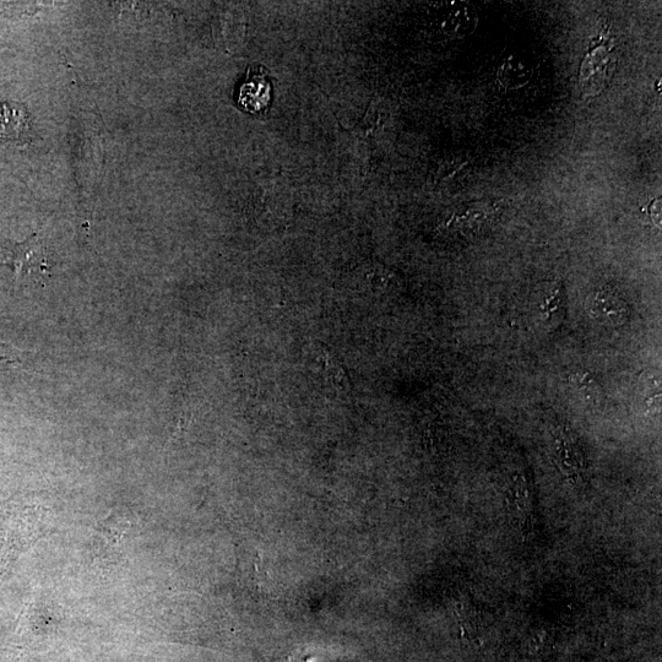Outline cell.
Returning a JSON list of instances; mask_svg holds the SVG:
<instances>
[{
    "mask_svg": "<svg viewBox=\"0 0 662 662\" xmlns=\"http://www.w3.org/2000/svg\"><path fill=\"white\" fill-rule=\"evenodd\" d=\"M4 264L13 269L16 278L27 276L39 270L47 271V259L43 243L35 233L23 243L15 244L4 258Z\"/></svg>",
    "mask_w": 662,
    "mask_h": 662,
    "instance_id": "2",
    "label": "cell"
},
{
    "mask_svg": "<svg viewBox=\"0 0 662 662\" xmlns=\"http://www.w3.org/2000/svg\"><path fill=\"white\" fill-rule=\"evenodd\" d=\"M327 371L329 373L330 378L333 379L334 383L336 385H341V387H343L344 383L346 382L343 368H340L338 363H336L333 360V358H331V360H328Z\"/></svg>",
    "mask_w": 662,
    "mask_h": 662,
    "instance_id": "7",
    "label": "cell"
},
{
    "mask_svg": "<svg viewBox=\"0 0 662 662\" xmlns=\"http://www.w3.org/2000/svg\"><path fill=\"white\" fill-rule=\"evenodd\" d=\"M588 312L591 318L605 325H622L626 323L631 309L620 292L611 286L600 287L588 298Z\"/></svg>",
    "mask_w": 662,
    "mask_h": 662,
    "instance_id": "1",
    "label": "cell"
},
{
    "mask_svg": "<svg viewBox=\"0 0 662 662\" xmlns=\"http://www.w3.org/2000/svg\"><path fill=\"white\" fill-rule=\"evenodd\" d=\"M26 108L20 103H0V139L20 140L29 132Z\"/></svg>",
    "mask_w": 662,
    "mask_h": 662,
    "instance_id": "4",
    "label": "cell"
},
{
    "mask_svg": "<svg viewBox=\"0 0 662 662\" xmlns=\"http://www.w3.org/2000/svg\"><path fill=\"white\" fill-rule=\"evenodd\" d=\"M271 91H273V86L267 75L249 73L238 94V105L244 111L260 115V113L267 112L270 107L271 97H273Z\"/></svg>",
    "mask_w": 662,
    "mask_h": 662,
    "instance_id": "3",
    "label": "cell"
},
{
    "mask_svg": "<svg viewBox=\"0 0 662 662\" xmlns=\"http://www.w3.org/2000/svg\"><path fill=\"white\" fill-rule=\"evenodd\" d=\"M571 384L580 399L588 404H599L602 400V388L590 372L579 371L571 376Z\"/></svg>",
    "mask_w": 662,
    "mask_h": 662,
    "instance_id": "5",
    "label": "cell"
},
{
    "mask_svg": "<svg viewBox=\"0 0 662 662\" xmlns=\"http://www.w3.org/2000/svg\"><path fill=\"white\" fill-rule=\"evenodd\" d=\"M561 290H555V293L547 298L544 305L541 306L544 311L542 313L547 314V317H551L553 313L557 312L558 306H561Z\"/></svg>",
    "mask_w": 662,
    "mask_h": 662,
    "instance_id": "6",
    "label": "cell"
}]
</instances>
